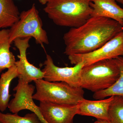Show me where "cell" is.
<instances>
[{
    "label": "cell",
    "instance_id": "obj_2",
    "mask_svg": "<svg viewBox=\"0 0 123 123\" xmlns=\"http://www.w3.org/2000/svg\"><path fill=\"white\" fill-rule=\"evenodd\" d=\"M91 0H50L44 11L55 25L76 28L91 17Z\"/></svg>",
    "mask_w": 123,
    "mask_h": 123
},
{
    "label": "cell",
    "instance_id": "obj_17",
    "mask_svg": "<svg viewBox=\"0 0 123 123\" xmlns=\"http://www.w3.org/2000/svg\"><path fill=\"white\" fill-rule=\"evenodd\" d=\"M0 122L1 123H43L37 116L33 112L21 117L18 114H4L1 111Z\"/></svg>",
    "mask_w": 123,
    "mask_h": 123
},
{
    "label": "cell",
    "instance_id": "obj_4",
    "mask_svg": "<svg viewBox=\"0 0 123 123\" xmlns=\"http://www.w3.org/2000/svg\"><path fill=\"white\" fill-rule=\"evenodd\" d=\"M36 91L33 99L61 104H78L84 98L85 92L81 87H73L63 82H49L44 79L34 81Z\"/></svg>",
    "mask_w": 123,
    "mask_h": 123
},
{
    "label": "cell",
    "instance_id": "obj_10",
    "mask_svg": "<svg viewBox=\"0 0 123 123\" xmlns=\"http://www.w3.org/2000/svg\"><path fill=\"white\" fill-rule=\"evenodd\" d=\"M40 111L43 123H73L74 117L78 114V104H61L41 102Z\"/></svg>",
    "mask_w": 123,
    "mask_h": 123
},
{
    "label": "cell",
    "instance_id": "obj_20",
    "mask_svg": "<svg viewBox=\"0 0 123 123\" xmlns=\"http://www.w3.org/2000/svg\"><path fill=\"white\" fill-rule=\"evenodd\" d=\"M40 3L43 5H46L50 0H37Z\"/></svg>",
    "mask_w": 123,
    "mask_h": 123
},
{
    "label": "cell",
    "instance_id": "obj_21",
    "mask_svg": "<svg viewBox=\"0 0 123 123\" xmlns=\"http://www.w3.org/2000/svg\"><path fill=\"white\" fill-rule=\"evenodd\" d=\"M117 2L123 5V0H116Z\"/></svg>",
    "mask_w": 123,
    "mask_h": 123
},
{
    "label": "cell",
    "instance_id": "obj_16",
    "mask_svg": "<svg viewBox=\"0 0 123 123\" xmlns=\"http://www.w3.org/2000/svg\"><path fill=\"white\" fill-rule=\"evenodd\" d=\"M115 59L119 69L118 79L110 88L94 93L93 97L96 100L104 99L112 96L123 97V57L119 56Z\"/></svg>",
    "mask_w": 123,
    "mask_h": 123
},
{
    "label": "cell",
    "instance_id": "obj_3",
    "mask_svg": "<svg viewBox=\"0 0 123 123\" xmlns=\"http://www.w3.org/2000/svg\"><path fill=\"white\" fill-rule=\"evenodd\" d=\"M119 75L115 59L100 61L82 68L80 87L94 93L105 90L116 82Z\"/></svg>",
    "mask_w": 123,
    "mask_h": 123
},
{
    "label": "cell",
    "instance_id": "obj_19",
    "mask_svg": "<svg viewBox=\"0 0 123 123\" xmlns=\"http://www.w3.org/2000/svg\"><path fill=\"white\" fill-rule=\"evenodd\" d=\"M94 123H110L109 121L105 120L97 119Z\"/></svg>",
    "mask_w": 123,
    "mask_h": 123
},
{
    "label": "cell",
    "instance_id": "obj_12",
    "mask_svg": "<svg viewBox=\"0 0 123 123\" xmlns=\"http://www.w3.org/2000/svg\"><path fill=\"white\" fill-rule=\"evenodd\" d=\"M116 0H91V17H102L112 19L123 26V9Z\"/></svg>",
    "mask_w": 123,
    "mask_h": 123
},
{
    "label": "cell",
    "instance_id": "obj_22",
    "mask_svg": "<svg viewBox=\"0 0 123 123\" xmlns=\"http://www.w3.org/2000/svg\"><path fill=\"white\" fill-rule=\"evenodd\" d=\"M0 123H1L0 122Z\"/></svg>",
    "mask_w": 123,
    "mask_h": 123
},
{
    "label": "cell",
    "instance_id": "obj_15",
    "mask_svg": "<svg viewBox=\"0 0 123 123\" xmlns=\"http://www.w3.org/2000/svg\"><path fill=\"white\" fill-rule=\"evenodd\" d=\"M17 68L15 65L8 69L3 73L0 78V111L4 112L8 107L10 98L9 88L11 82L15 78L18 77Z\"/></svg>",
    "mask_w": 123,
    "mask_h": 123
},
{
    "label": "cell",
    "instance_id": "obj_13",
    "mask_svg": "<svg viewBox=\"0 0 123 123\" xmlns=\"http://www.w3.org/2000/svg\"><path fill=\"white\" fill-rule=\"evenodd\" d=\"M9 29L0 30V73L15 65V56L11 51Z\"/></svg>",
    "mask_w": 123,
    "mask_h": 123
},
{
    "label": "cell",
    "instance_id": "obj_8",
    "mask_svg": "<svg viewBox=\"0 0 123 123\" xmlns=\"http://www.w3.org/2000/svg\"><path fill=\"white\" fill-rule=\"evenodd\" d=\"M35 87L18 79V84L13 89L15 91L14 98L9 103V111L13 114H18L23 110H28L35 113L41 121L43 119L39 106L33 101V96Z\"/></svg>",
    "mask_w": 123,
    "mask_h": 123
},
{
    "label": "cell",
    "instance_id": "obj_9",
    "mask_svg": "<svg viewBox=\"0 0 123 123\" xmlns=\"http://www.w3.org/2000/svg\"><path fill=\"white\" fill-rule=\"evenodd\" d=\"M31 37L18 38L14 40V45L19 51V60L16 62L18 79L27 83L43 79L44 73L28 61L26 51L30 47L29 43Z\"/></svg>",
    "mask_w": 123,
    "mask_h": 123
},
{
    "label": "cell",
    "instance_id": "obj_14",
    "mask_svg": "<svg viewBox=\"0 0 123 123\" xmlns=\"http://www.w3.org/2000/svg\"><path fill=\"white\" fill-rule=\"evenodd\" d=\"M20 14L13 0H0V29L11 28L19 20Z\"/></svg>",
    "mask_w": 123,
    "mask_h": 123
},
{
    "label": "cell",
    "instance_id": "obj_5",
    "mask_svg": "<svg viewBox=\"0 0 123 123\" xmlns=\"http://www.w3.org/2000/svg\"><path fill=\"white\" fill-rule=\"evenodd\" d=\"M11 43L18 38L33 37L37 44L43 46L49 44L47 34L35 4L26 11L20 14V18L9 29Z\"/></svg>",
    "mask_w": 123,
    "mask_h": 123
},
{
    "label": "cell",
    "instance_id": "obj_1",
    "mask_svg": "<svg viewBox=\"0 0 123 123\" xmlns=\"http://www.w3.org/2000/svg\"><path fill=\"white\" fill-rule=\"evenodd\" d=\"M122 31L123 26L115 20L102 17H91L83 25L70 28L64 34V54L69 56L91 52Z\"/></svg>",
    "mask_w": 123,
    "mask_h": 123
},
{
    "label": "cell",
    "instance_id": "obj_18",
    "mask_svg": "<svg viewBox=\"0 0 123 123\" xmlns=\"http://www.w3.org/2000/svg\"><path fill=\"white\" fill-rule=\"evenodd\" d=\"M110 123H123V97L114 96L109 110Z\"/></svg>",
    "mask_w": 123,
    "mask_h": 123
},
{
    "label": "cell",
    "instance_id": "obj_11",
    "mask_svg": "<svg viewBox=\"0 0 123 123\" xmlns=\"http://www.w3.org/2000/svg\"><path fill=\"white\" fill-rule=\"evenodd\" d=\"M114 96L95 101L83 98L79 102L78 114L108 121L109 110Z\"/></svg>",
    "mask_w": 123,
    "mask_h": 123
},
{
    "label": "cell",
    "instance_id": "obj_6",
    "mask_svg": "<svg viewBox=\"0 0 123 123\" xmlns=\"http://www.w3.org/2000/svg\"><path fill=\"white\" fill-rule=\"evenodd\" d=\"M123 56V31L95 50L86 54L71 55L68 57L72 65H75L82 62L86 66L100 61Z\"/></svg>",
    "mask_w": 123,
    "mask_h": 123
},
{
    "label": "cell",
    "instance_id": "obj_7",
    "mask_svg": "<svg viewBox=\"0 0 123 123\" xmlns=\"http://www.w3.org/2000/svg\"><path fill=\"white\" fill-rule=\"evenodd\" d=\"M43 79L49 82H63L73 87H80L81 73L85 66L83 62L73 67L61 68L55 65L50 55H46L43 64Z\"/></svg>",
    "mask_w": 123,
    "mask_h": 123
}]
</instances>
